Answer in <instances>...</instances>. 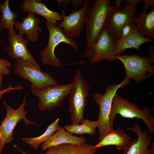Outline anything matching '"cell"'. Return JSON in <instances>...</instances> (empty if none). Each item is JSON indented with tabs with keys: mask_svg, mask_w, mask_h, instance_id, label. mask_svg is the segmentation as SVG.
Masks as SVG:
<instances>
[{
	"mask_svg": "<svg viewBox=\"0 0 154 154\" xmlns=\"http://www.w3.org/2000/svg\"><path fill=\"white\" fill-rule=\"evenodd\" d=\"M117 114L126 118L141 119L147 126L149 133L151 135L154 133V117L151 110L148 108L140 109L136 103L129 102L116 93L113 99L109 117L112 129H114V121Z\"/></svg>",
	"mask_w": 154,
	"mask_h": 154,
	"instance_id": "6da1fadb",
	"label": "cell"
},
{
	"mask_svg": "<svg viewBox=\"0 0 154 154\" xmlns=\"http://www.w3.org/2000/svg\"><path fill=\"white\" fill-rule=\"evenodd\" d=\"M111 2L110 0H95L92 2L85 23L87 45L94 44L104 29L107 17L112 7Z\"/></svg>",
	"mask_w": 154,
	"mask_h": 154,
	"instance_id": "7a4b0ae2",
	"label": "cell"
},
{
	"mask_svg": "<svg viewBox=\"0 0 154 154\" xmlns=\"http://www.w3.org/2000/svg\"><path fill=\"white\" fill-rule=\"evenodd\" d=\"M129 82V80L125 77L119 84H109L106 87L104 94L97 92L93 95V98L99 108V112L97 121V128L99 132V141L102 139L107 132L112 129L110 127L109 117L115 94L119 89L127 86Z\"/></svg>",
	"mask_w": 154,
	"mask_h": 154,
	"instance_id": "3957f363",
	"label": "cell"
},
{
	"mask_svg": "<svg viewBox=\"0 0 154 154\" xmlns=\"http://www.w3.org/2000/svg\"><path fill=\"white\" fill-rule=\"evenodd\" d=\"M46 26L49 33V39L47 46L40 52L41 61L44 64L58 68L63 64L59 58L56 56L54 50L56 47L61 43H65L70 46L74 49L77 50L78 46L74 39L66 36L62 29L57 26L46 21Z\"/></svg>",
	"mask_w": 154,
	"mask_h": 154,
	"instance_id": "277c9868",
	"label": "cell"
},
{
	"mask_svg": "<svg viewBox=\"0 0 154 154\" xmlns=\"http://www.w3.org/2000/svg\"><path fill=\"white\" fill-rule=\"evenodd\" d=\"M28 92L24 97L22 102L19 108L14 109L7 104L5 101L3 103L6 109V114L1 121L0 125V154L6 144L13 141V131L18 123L22 119L26 125L29 124L37 125L35 123L30 121L26 117L27 113L24 110L26 104V98Z\"/></svg>",
	"mask_w": 154,
	"mask_h": 154,
	"instance_id": "5b68a950",
	"label": "cell"
},
{
	"mask_svg": "<svg viewBox=\"0 0 154 154\" xmlns=\"http://www.w3.org/2000/svg\"><path fill=\"white\" fill-rule=\"evenodd\" d=\"M15 73L32 83L30 89L41 90L59 84L57 81L49 73L42 71L31 62L20 58L16 59Z\"/></svg>",
	"mask_w": 154,
	"mask_h": 154,
	"instance_id": "8992f818",
	"label": "cell"
},
{
	"mask_svg": "<svg viewBox=\"0 0 154 154\" xmlns=\"http://www.w3.org/2000/svg\"><path fill=\"white\" fill-rule=\"evenodd\" d=\"M75 86L69 95L70 105L68 108L71 114V125L79 123L84 118L83 112L87 105L90 86L77 69L74 77Z\"/></svg>",
	"mask_w": 154,
	"mask_h": 154,
	"instance_id": "52a82bcc",
	"label": "cell"
},
{
	"mask_svg": "<svg viewBox=\"0 0 154 154\" xmlns=\"http://www.w3.org/2000/svg\"><path fill=\"white\" fill-rule=\"evenodd\" d=\"M83 57L91 64L104 60L109 62L117 59L115 54V41L108 34L105 28L96 42L83 47Z\"/></svg>",
	"mask_w": 154,
	"mask_h": 154,
	"instance_id": "ba28073f",
	"label": "cell"
},
{
	"mask_svg": "<svg viewBox=\"0 0 154 154\" xmlns=\"http://www.w3.org/2000/svg\"><path fill=\"white\" fill-rule=\"evenodd\" d=\"M74 80L68 84H60L41 90L30 89L31 92L38 97V108L41 111L55 109L60 106L74 89Z\"/></svg>",
	"mask_w": 154,
	"mask_h": 154,
	"instance_id": "9c48e42d",
	"label": "cell"
},
{
	"mask_svg": "<svg viewBox=\"0 0 154 154\" xmlns=\"http://www.w3.org/2000/svg\"><path fill=\"white\" fill-rule=\"evenodd\" d=\"M117 59L123 64L126 78L134 79L137 83L148 79L154 75V66L149 58L136 54L116 55Z\"/></svg>",
	"mask_w": 154,
	"mask_h": 154,
	"instance_id": "30bf717a",
	"label": "cell"
},
{
	"mask_svg": "<svg viewBox=\"0 0 154 154\" xmlns=\"http://www.w3.org/2000/svg\"><path fill=\"white\" fill-rule=\"evenodd\" d=\"M136 13L137 7L130 4L119 10L111 8L106 19V30L115 40L119 39L123 27L128 23L135 22Z\"/></svg>",
	"mask_w": 154,
	"mask_h": 154,
	"instance_id": "8fae6325",
	"label": "cell"
},
{
	"mask_svg": "<svg viewBox=\"0 0 154 154\" xmlns=\"http://www.w3.org/2000/svg\"><path fill=\"white\" fill-rule=\"evenodd\" d=\"M90 8L89 0H85L82 8L76 11L73 9L68 15H63L61 22L57 26L62 28L65 35L74 39L79 38L82 31L85 29L86 19Z\"/></svg>",
	"mask_w": 154,
	"mask_h": 154,
	"instance_id": "7c38bea8",
	"label": "cell"
},
{
	"mask_svg": "<svg viewBox=\"0 0 154 154\" xmlns=\"http://www.w3.org/2000/svg\"><path fill=\"white\" fill-rule=\"evenodd\" d=\"M8 42L9 45L6 46V49L8 56L11 59L20 58L27 60L40 68L27 48L29 42L23 36L9 33Z\"/></svg>",
	"mask_w": 154,
	"mask_h": 154,
	"instance_id": "4fadbf2b",
	"label": "cell"
},
{
	"mask_svg": "<svg viewBox=\"0 0 154 154\" xmlns=\"http://www.w3.org/2000/svg\"><path fill=\"white\" fill-rule=\"evenodd\" d=\"M126 130L135 133L137 138L131 140L127 147L123 150V154H149L151 149L148 147L153 136L148 135L147 131H142L140 126L137 123L127 127Z\"/></svg>",
	"mask_w": 154,
	"mask_h": 154,
	"instance_id": "5bb4252c",
	"label": "cell"
},
{
	"mask_svg": "<svg viewBox=\"0 0 154 154\" xmlns=\"http://www.w3.org/2000/svg\"><path fill=\"white\" fill-rule=\"evenodd\" d=\"M35 13L29 12L27 16L22 18L20 22L15 21L14 26L19 31L18 34L23 36L26 34V39L29 41L35 42L39 37L38 32H41L42 30L39 25L40 19L36 17Z\"/></svg>",
	"mask_w": 154,
	"mask_h": 154,
	"instance_id": "9a60e30c",
	"label": "cell"
},
{
	"mask_svg": "<svg viewBox=\"0 0 154 154\" xmlns=\"http://www.w3.org/2000/svg\"><path fill=\"white\" fill-rule=\"evenodd\" d=\"M86 141L85 138L73 135L72 133L66 131L63 127L59 126L56 132L42 143L41 149L43 151L50 147L68 143L80 145L86 143Z\"/></svg>",
	"mask_w": 154,
	"mask_h": 154,
	"instance_id": "2e32d148",
	"label": "cell"
},
{
	"mask_svg": "<svg viewBox=\"0 0 154 154\" xmlns=\"http://www.w3.org/2000/svg\"><path fill=\"white\" fill-rule=\"evenodd\" d=\"M40 1L25 0L20 4V7L23 11L37 13L45 18L47 21L57 26L58 21H61L63 15L49 9L45 4Z\"/></svg>",
	"mask_w": 154,
	"mask_h": 154,
	"instance_id": "e0dca14e",
	"label": "cell"
},
{
	"mask_svg": "<svg viewBox=\"0 0 154 154\" xmlns=\"http://www.w3.org/2000/svg\"><path fill=\"white\" fill-rule=\"evenodd\" d=\"M115 41V54L121 55L129 48H133L141 51L140 45L144 43L153 42L152 39L146 37L140 33L137 28L127 36L120 38Z\"/></svg>",
	"mask_w": 154,
	"mask_h": 154,
	"instance_id": "ac0fdd59",
	"label": "cell"
},
{
	"mask_svg": "<svg viewBox=\"0 0 154 154\" xmlns=\"http://www.w3.org/2000/svg\"><path fill=\"white\" fill-rule=\"evenodd\" d=\"M131 140V137L124 132L123 129L119 127L116 130L108 131L99 142L94 146L98 149L104 146L115 145L118 150H123L127 147Z\"/></svg>",
	"mask_w": 154,
	"mask_h": 154,
	"instance_id": "d6986e66",
	"label": "cell"
},
{
	"mask_svg": "<svg viewBox=\"0 0 154 154\" xmlns=\"http://www.w3.org/2000/svg\"><path fill=\"white\" fill-rule=\"evenodd\" d=\"M45 153L40 154H96L98 149L90 143L80 145L64 144L49 148ZM24 154H29L24 153Z\"/></svg>",
	"mask_w": 154,
	"mask_h": 154,
	"instance_id": "ffe728a7",
	"label": "cell"
},
{
	"mask_svg": "<svg viewBox=\"0 0 154 154\" xmlns=\"http://www.w3.org/2000/svg\"><path fill=\"white\" fill-rule=\"evenodd\" d=\"M135 25L139 32L148 38H154V7L148 13L140 12L136 17Z\"/></svg>",
	"mask_w": 154,
	"mask_h": 154,
	"instance_id": "44dd1931",
	"label": "cell"
},
{
	"mask_svg": "<svg viewBox=\"0 0 154 154\" xmlns=\"http://www.w3.org/2000/svg\"><path fill=\"white\" fill-rule=\"evenodd\" d=\"M9 0H4V3L0 4V11L1 13L0 18V30L4 29L8 30L9 33H15L13 27L15 19L18 15L11 11L9 6Z\"/></svg>",
	"mask_w": 154,
	"mask_h": 154,
	"instance_id": "7402d4cb",
	"label": "cell"
},
{
	"mask_svg": "<svg viewBox=\"0 0 154 154\" xmlns=\"http://www.w3.org/2000/svg\"><path fill=\"white\" fill-rule=\"evenodd\" d=\"M80 123L81 124L77 123L70 125H65L63 128L66 131L72 134L80 135L87 134L92 135H95L97 127V121H92L88 118L84 119Z\"/></svg>",
	"mask_w": 154,
	"mask_h": 154,
	"instance_id": "603a6c76",
	"label": "cell"
},
{
	"mask_svg": "<svg viewBox=\"0 0 154 154\" xmlns=\"http://www.w3.org/2000/svg\"><path fill=\"white\" fill-rule=\"evenodd\" d=\"M59 118H57L47 127L46 131L37 137H24L22 140L27 144L31 145L34 149H38L39 145L49 139L58 129Z\"/></svg>",
	"mask_w": 154,
	"mask_h": 154,
	"instance_id": "cb8c5ba5",
	"label": "cell"
},
{
	"mask_svg": "<svg viewBox=\"0 0 154 154\" xmlns=\"http://www.w3.org/2000/svg\"><path fill=\"white\" fill-rule=\"evenodd\" d=\"M12 66L11 64L6 59L0 58V73L7 76L11 73L9 68Z\"/></svg>",
	"mask_w": 154,
	"mask_h": 154,
	"instance_id": "d4e9b609",
	"label": "cell"
},
{
	"mask_svg": "<svg viewBox=\"0 0 154 154\" xmlns=\"http://www.w3.org/2000/svg\"><path fill=\"white\" fill-rule=\"evenodd\" d=\"M136 28L135 22L127 23L123 27L122 29L120 38H124L127 36Z\"/></svg>",
	"mask_w": 154,
	"mask_h": 154,
	"instance_id": "484cf974",
	"label": "cell"
},
{
	"mask_svg": "<svg viewBox=\"0 0 154 154\" xmlns=\"http://www.w3.org/2000/svg\"><path fill=\"white\" fill-rule=\"evenodd\" d=\"M23 88V87L22 85H19L15 87H13L11 85H10L7 88L0 90V98L2 97V95L6 92H9L11 90H21Z\"/></svg>",
	"mask_w": 154,
	"mask_h": 154,
	"instance_id": "4316f807",
	"label": "cell"
},
{
	"mask_svg": "<svg viewBox=\"0 0 154 154\" xmlns=\"http://www.w3.org/2000/svg\"><path fill=\"white\" fill-rule=\"evenodd\" d=\"M140 1L142 2L144 4L143 12L147 13V9L149 7H154V0H141Z\"/></svg>",
	"mask_w": 154,
	"mask_h": 154,
	"instance_id": "83f0119b",
	"label": "cell"
},
{
	"mask_svg": "<svg viewBox=\"0 0 154 154\" xmlns=\"http://www.w3.org/2000/svg\"><path fill=\"white\" fill-rule=\"evenodd\" d=\"M148 51L149 54V57L153 64L154 63V46L149 44L148 46Z\"/></svg>",
	"mask_w": 154,
	"mask_h": 154,
	"instance_id": "f1b7e54d",
	"label": "cell"
},
{
	"mask_svg": "<svg viewBox=\"0 0 154 154\" xmlns=\"http://www.w3.org/2000/svg\"><path fill=\"white\" fill-rule=\"evenodd\" d=\"M84 2L85 0H72L71 5L76 9L79 6L83 5Z\"/></svg>",
	"mask_w": 154,
	"mask_h": 154,
	"instance_id": "f546056e",
	"label": "cell"
},
{
	"mask_svg": "<svg viewBox=\"0 0 154 154\" xmlns=\"http://www.w3.org/2000/svg\"><path fill=\"white\" fill-rule=\"evenodd\" d=\"M55 1L57 2L59 6L64 8L67 5L72 2L71 0H56Z\"/></svg>",
	"mask_w": 154,
	"mask_h": 154,
	"instance_id": "4dcf8cb0",
	"label": "cell"
},
{
	"mask_svg": "<svg viewBox=\"0 0 154 154\" xmlns=\"http://www.w3.org/2000/svg\"><path fill=\"white\" fill-rule=\"evenodd\" d=\"M127 3L135 6L137 7L141 2L140 0H123Z\"/></svg>",
	"mask_w": 154,
	"mask_h": 154,
	"instance_id": "1f68e13d",
	"label": "cell"
},
{
	"mask_svg": "<svg viewBox=\"0 0 154 154\" xmlns=\"http://www.w3.org/2000/svg\"><path fill=\"white\" fill-rule=\"evenodd\" d=\"M123 1L122 0H116L114 4L116 5L114 7H112V9L114 10L120 9L121 7V2Z\"/></svg>",
	"mask_w": 154,
	"mask_h": 154,
	"instance_id": "d6a6232c",
	"label": "cell"
},
{
	"mask_svg": "<svg viewBox=\"0 0 154 154\" xmlns=\"http://www.w3.org/2000/svg\"><path fill=\"white\" fill-rule=\"evenodd\" d=\"M149 154H154V143H153L152 144V147L151 149L150 152Z\"/></svg>",
	"mask_w": 154,
	"mask_h": 154,
	"instance_id": "836d02e7",
	"label": "cell"
},
{
	"mask_svg": "<svg viewBox=\"0 0 154 154\" xmlns=\"http://www.w3.org/2000/svg\"><path fill=\"white\" fill-rule=\"evenodd\" d=\"M3 78L2 75L0 73V90H1V88L3 86L2 84V81L3 80Z\"/></svg>",
	"mask_w": 154,
	"mask_h": 154,
	"instance_id": "e575fe53",
	"label": "cell"
},
{
	"mask_svg": "<svg viewBox=\"0 0 154 154\" xmlns=\"http://www.w3.org/2000/svg\"><path fill=\"white\" fill-rule=\"evenodd\" d=\"M102 154H105V153H102Z\"/></svg>",
	"mask_w": 154,
	"mask_h": 154,
	"instance_id": "d590c367",
	"label": "cell"
},
{
	"mask_svg": "<svg viewBox=\"0 0 154 154\" xmlns=\"http://www.w3.org/2000/svg\"><path fill=\"white\" fill-rule=\"evenodd\" d=\"M21 154H23L21 153Z\"/></svg>",
	"mask_w": 154,
	"mask_h": 154,
	"instance_id": "8d00e7d4",
	"label": "cell"
}]
</instances>
